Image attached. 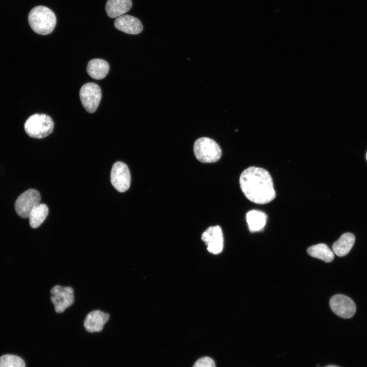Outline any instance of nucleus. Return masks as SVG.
Listing matches in <instances>:
<instances>
[{
  "label": "nucleus",
  "mask_w": 367,
  "mask_h": 367,
  "mask_svg": "<svg viewBox=\"0 0 367 367\" xmlns=\"http://www.w3.org/2000/svg\"><path fill=\"white\" fill-rule=\"evenodd\" d=\"M194 152L197 159L202 163H214L221 158L222 151L214 140L207 137L198 139L194 144Z\"/></svg>",
  "instance_id": "20e7f679"
},
{
  "label": "nucleus",
  "mask_w": 367,
  "mask_h": 367,
  "mask_svg": "<svg viewBox=\"0 0 367 367\" xmlns=\"http://www.w3.org/2000/svg\"><path fill=\"white\" fill-rule=\"evenodd\" d=\"M108 63L101 59H94L89 61L87 66L88 74L96 80L103 78L109 71Z\"/></svg>",
  "instance_id": "4468645a"
},
{
  "label": "nucleus",
  "mask_w": 367,
  "mask_h": 367,
  "mask_svg": "<svg viewBox=\"0 0 367 367\" xmlns=\"http://www.w3.org/2000/svg\"><path fill=\"white\" fill-rule=\"evenodd\" d=\"M50 294L51 301L57 313L63 312L74 302L73 291L71 287L56 285L51 289Z\"/></svg>",
  "instance_id": "0eeeda50"
},
{
  "label": "nucleus",
  "mask_w": 367,
  "mask_h": 367,
  "mask_svg": "<svg viewBox=\"0 0 367 367\" xmlns=\"http://www.w3.org/2000/svg\"><path fill=\"white\" fill-rule=\"evenodd\" d=\"M355 236L349 232L345 233L332 245V250L336 255L344 256L352 249L354 242Z\"/></svg>",
  "instance_id": "2eb2a0df"
},
{
  "label": "nucleus",
  "mask_w": 367,
  "mask_h": 367,
  "mask_svg": "<svg viewBox=\"0 0 367 367\" xmlns=\"http://www.w3.org/2000/svg\"><path fill=\"white\" fill-rule=\"evenodd\" d=\"M23 360L20 357L6 354L0 357V367H25Z\"/></svg>",
  "instance_id": "6ab92c4d"
},
{
  "label": "nucleus",
  "mask_w": 367,
  "mask_h": 367,
  "mask_svg": "<svg viewBox=\"0 0 367 367\" xmlns=\"http://www.w3.org/2000/svg\"><path fill=\"white\" fill-rule=\"evenodd\" d=\"M80 97L85 110L89 113H94L101 100L100 88L95 83H87L81 87Z\"/></svg>",
  "instance_id": "39448f33"
},
{
  "label": "nucleus",
  "mask_w": 367,
  "mask_h": 367,
  "mask_svg": "<svg viewBox=\"0 0 367 367\" xmlns=\"http://www.w3.org/2000/svg\"><path fill=\"white\" fill-rule=\"evenodd\" d=\"M56 21L55 13L43 6L33 8L28 16V21L32 29L42 35L51 33L56 26Z\"/></svg>",
  "instance_id": "f03ea898"
},
{
  "label": "nucleus",
  "mask_w": 367,
  "mask_h": 367,
  "mask_svg": "<svg viewBox=\"0 0 367 367\" xmlns=\"http://www.w3.org/2000/svg\"><path fill=\"white\" fill-rule=\"evenodd\" d=\"M366 160H367V153H366Z\"/></svg>",
  "instance_id": "4be33fe9"
},
{
  "label": "nucleus",
  "mask_w": 367,
  "mask_h": 367,
  "mask_svg": "<svg viewBox=\"0 0 367 367\" xmlns=\"http://www.w3.org/2000/svg\"><path fill=\"white\" fill-rule=\"evenodd\" d=\"M41 196L35 189H29L22 193L15 202V209L17 215L23 218H29L33 208L40 203Z\"/></svg>",
  "instance_id": "423d86ee"
},
{
  "label": "nucleus",
  "mask_w": 367,
  "mask_h": 367,
  "mask_svg": "<svg viewBox=\"0 0 367 367\" xmlns=\"http://www.w3.org/2000/svg\"><path fill=\"white\" fill-rule=\"evenodd\" d=\"M330 306L336 315L345 319L352 317L356 310L354 301L342 294L335 295L331 298Z\"/></svg>",
  "instance_id": "1a4fd4ad"
},
{
  "label": "nucleus",
  "mask_w": 367,
  "mask_h": 367,
  "mask_svg": "<svg viewBox=\"0 0 367 367\" xmlns=\"http://www.w3.org/2000/svg\"><path fill=\"white\" fill-rule=\"evenodd\" d=\"M246 221L249 230L251 232L258 231L265 226L267 220V215L263 212L253 209L246 214Z\"/></svg>",
  "instance_id": "dca6fc26"
},
{
  "label": "nucleus",
  "mask_w": 367,
  "mask_h": 367,
  "mask_svg": "<svg viewBox=\"0 0 367 367\" xmlns=\"http://www.w3.org/2000/svg\"><path fill=\"white\" fill-rule=\"evenodd\" d=\"M325 367H339V366H338L337 365H327Z\"/></svg>",
  "instance_id": "412c9836"
},
{
  "label": "nucleus",
  "mask_w": 367,
  "mask_h": 367,
  "mask_svg": "<svg viewBox=\"0 0 367 367\" xmlns=\"http://www.w3.org/2000/svg\"><path fill=\"white\" fill-rule=\"evenodd\" d=\"M201 239L207 245L209 252L216 254L222 251L224 239L221 228L219 226L208 227L202 234Z\"/></svg>",
  "instance_id": "9d476101"
},
{
  "label": "nucleus",
  "mask_w": 367,
  "mask_h": 367,
  "mask_svg": "<svg viewBox=\"0 0 367 367\" xmlns=\"http://www.w3.org/2000/svg\"><path fill=\"white\" fill-rule=\"evenodd\" d=\"M241 189L250 201L259 204L268 203L276 196L272 178L266 170L251 166L240 177Z\"/></svg>",
  "instance_id": "f257e3e1"
},
{
  "label": "nucleus",
  "mask_w": 367,
  "mask_h": 367,
  "mask_svg": "<svg viewBox=\"0 0 367 367\" xmlns=\"http://www.w3.org/2000/svg\"><path fill=\"white\" fill-rule=\"evenodd\" d=\"M114 25L118 30L132 35L139 34L143 28L140 20L129 15H123L117 17L114 22Z\"/></svg>",
  "instance_id": "9b49d317"
},
{
  "label": "nucleus",
  "mask_w": 367,
  "mask_h": 367,
  "mask_svg": "<svg viewBox=\"0 0 367 367\" xmlns=\"http://www.w3.org/2000/svg\"><path fill=\"white\" fill-rule=\"evenodd\" d=\"M111 181L114 188L119 192H124L129 189L130 174L125 164L117 162L113 164L111 172Z\"/></svg>",
  "instance_id": "6e6552de"
},
{
  "label": "nucleus",
  "mask_w": 367,
  "mask_h": 367,
  "mask_svg": "<svg viewBox=\"0 0 367 367\" xmlns=\"http://www.w3.org/2000/svg\"><path fill=\"white\" fill-rule=\"evenodd\" d=\"M48 213V208L44 203H39L31 212L29 218L31 227L36 228L40 226L46 219Z\"/></svg>",
  "instance_id": "a211bd4d"
},
{
  "label": "nucleus",
  "mask_w": 367,
  "mask_h": 367,
  "mask_svg": "<svg viewBox=\"0 0 367 367\" xmlns=\"http://www.w3.org/2000/svg\"><path fill=\"white\" fill-rule=\"evenodd\" d=\"M132 6L131 0H108L106 11L110 17L116 18L128 12Z\"/></svg>",
  "instance_id": "ddd939ff"
},
{
  "label": "nucleus",
  "mask_w": 367,
  "mask_h": 367,
  "mask_svg": "<svg viewBox=\"0 0 367 367\" xmlns=\"http://www.w3.org/2000/svg\"><path fill=\"white\" fill-rule=\"evenodd\" d=\"M193 367H216V365L212 358L205 356L198 359Z\"/></svg>",
  "instance_id": "aec40b11"
},
{
  "label": "nucleus",
  "mask_w": 367,
  "mask_h": 367,
  "mask_svg": "<svg viewBox=\"0 0 367 367\" xmlns=\"http://www.w3.org/2000/svg\"><path fill=\"white\" fill-rule=\"evenodd\" d=\"M307 252L311 256L321 259L326 263L332 261L334 259V253L325 244H318L309 247Z\"/></svg>",
  "instance_id": "f3484780"
},
{
  "label": "nucleus",
  "mask_w": 367,
  "mask_h": 367,
  "mask_svg": "<svg viewBox=\"0 0 367 367\" xmlns=\"http://www.w3.org/2000/svg\"><path fill=\"white\" fill-rule=\"evenodd\" d=\"M54 125V122L49 116L45 114H35L25 121L24 128L30 137L41 139L53 132Z\"/></svg>",
  "instance_id": "7ed1b4c3"
},
{
  "label": "nucleus",
  "mask_w": 367,
  "mask_h": 367,
  "mask_svg": "<svg viewBox=\"0 0 367 367\" xmlns=\"http://www.w3.org/2000/svg\"><path fill=\"white\" fill-rule=\"evenodd\" d=\"M109 318L108 313L99 310H94L87 314L84 326L86 330L89 332H100Z\"/></svg>",
  "instance_id": "f8f14e48"
}]
</instances>
